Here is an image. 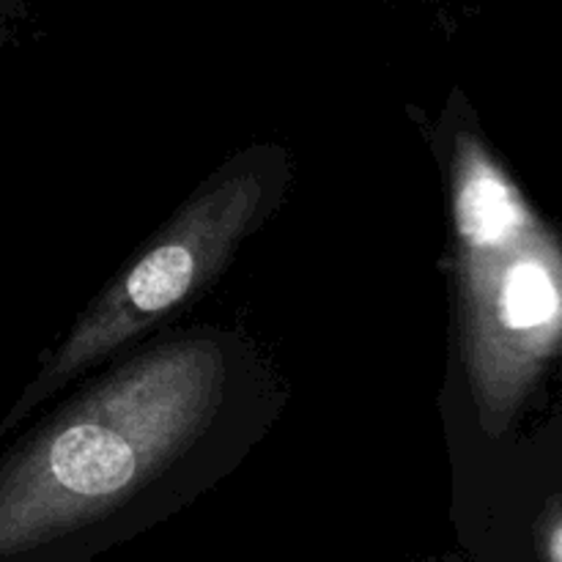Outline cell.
I'll return each instance as SVG.
<instances>
[{"label":"cell","instance_id":"277c9868","mask_svg":"<svg viewBox=\"0 0 562 562\" xmlns=\"http://www.w3.org/2000/svg\"><path fill=\"white\" fill-rule=\"evenodd\" d=\"M543 562H562V497L549 499L541 521H538Z\"/></svg>","mask_w":562,"mask_h":562},{"label":"cell","instance_id":"5b68a950","mask_svg":"<svg viewBox=\"0 0 562 562\" xmlns=\"http://www.w3.org/2000/svg\"><path fill=\"white\" fill-rule=\"evenodd\" d=\"M11 5H14V0H0V27H3V22H5V16H9V11H11Z\"/></svg>","mask_w":562,"mask_h":562},{"label":"cell","instance_id":"3957f363","mask_svg":"<svg viewBox=\"0 0 562 562\" xmlns=\"http://www.w3.org/2000/svg\"><path fill=\"white\" fill-rule=\"evenodd\" d=\"M274 176L267 165L231 162L209 181L173 223L135 258L130 269L75 324L36 382L25 390L0 431L25 417L38 401L58 393L88 366L113 355L135 335L184 305L228 263L236 247L261 223L272 203Z\"/></svg>","mask_w":562,"mask_h":562},{"label":"cell","instance_id":"6da1fadb","mask_svg":"<svg viewBox=\"0 0 562 562\" xmlns=\"http://www.w3.org/2000/svg\"><path fill=\"white\" fill-rule=\"evenodd\" d=\"M225 398L214 340L135 357L49 420L0 472V558L113 514L209 431Z\"/></svg>","mask_w":562,"mask_h":562},{"label":"cell","instance_id":"7a4b0ae2","mask_svg":"<svg viewBox=\"0 0 562 562\" xmlns=\"http://www.w3.org/2000/svg\"><path fill=\"white\" fill-rule=\"evenodd\" d=\"M461 349L488 434H503L562 355V245L470 132L453 151Z\"/></svg>","mask_w":562,"mask_h":562}]
</instances>
